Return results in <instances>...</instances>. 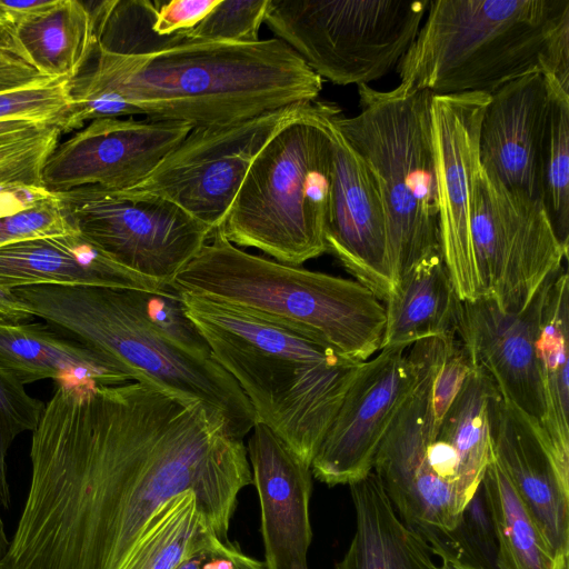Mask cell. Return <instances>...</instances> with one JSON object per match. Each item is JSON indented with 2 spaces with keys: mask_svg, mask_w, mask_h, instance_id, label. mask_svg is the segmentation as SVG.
Masks as SVG:
<instances>
[{
  "mask_svg": "<svg viewBox=\"0 0 569 569\" xmlns=\"http://www.w3.org/2000/svg\"><path fill=\"white\" fill-rule=\"evenodd\" d=\"M30 461L0 569H119L159 507L189 490L228 540L238 495L252 485L243 439L221 412L147 381L57 382Z\"/></svg>",
  "mask_w": 569,
  "mask_h": 569,
  "instance_id": "obj_1",
  "label": "cell"
},
{
  "mask_svg": "<svg viewBox=\"0 0 569 569\" xmlns=\"http://www.w3.org/2000/svg\"><path fill=\"white\" fill-rule=\"evenodd\" d=\"M70 86L111 92L147 118L198 128L313 102L322 90V79L278 38L188 40L138 56L96 47Z\"/></svg>",
  "mask_w": 569,
  "mask_h": 569,
  "instance_id": "obj_2",
  "label": "cell"
},
{
  "mask_svg": "<svg viewBox=\"0 0 569 569\" xmlns=\"http://www.w3.org/2000/svg\"><path fill=\"white\" fill-rule=\"evenodd\" d=\"M179 293L213 358L249 400L256 422L269 427L311 466L362 362L291 326Z\"/></svg>",
  "mask_w": 569,
  "mask_h": 569,
  "instance_id": "obj_3",
  "label": "cell"
},
{
  "mask_svg": "<svg viewBox=\"0 0 569 569\" xmlns=\"http://www.w3.org/2000/svg\"><path fill=\"white\" fill-rule=\"evenodd\" d=\"M398 64L432 96L491 94L532 72L569 87V0H429Z\"/></svg>",
  "mask_w": 569,
  "mask_h": 569,
  "instance_id": "obj_4",
  "label": "cell"
},
{
  "mask_svg": "<svg viewBox=\"0 0 569 569\" xmlns=\"http://www.w3.org/2000/svg\"><path fill=\"white\" fill-rule=\"evenodd\" d=\"M171 287L297 328L356 361L381 350L386 309L366 286L246 252L220 230Z\"/></svg>",
  "mask_w": 569,
  "mask_h": 569,
  "instance_id": "obj_5",
  "label": "cell"
},
{
  "mask_svg": "<svg viewBox=\"0 0 569 569\" xmlns=\"http://www.w3.org/2000/svg\"><path fill=\"white\" fill-rule=\"evenodd\" d=\"M338 110L331 102L316 100L269 138L217 229L228 241L290 266L327 252L330 117Z\"/></svg>",
  "mask_w": 569,
  "mask_h": 569,
  "instance_id": "obj_6",
  "label": "cell"
},
{
  "mask_svg": "<svg viewBox=\"0 0 569 569\" xmlns=\"http://www.w3.org/2000/svg\"><path fill=\"white\" fill-rule=\"evenodd\" d=\"M32 316L69 339L99 350L147 381L221 412L243 439L256 423L237 381L212 359H199L159 333L127 289L31 286L13 289Z\"/></svg>",
  "mask_w": 569,
  "mask_h": 569,
  "instance_id": "obj_7",
  "label": "cell"
},
{
  "mask_svg": "<svg viewBox=\"0 0 569 569\" xmlns=\"http://www.w3.org/2000/svg\"><path fill=\"white\" fill-rule=\"evenodd\" d=\"M360 112L332 122L376 176L395 282L421 260L441 253L431 129V98L407 84L380 91L358 86ZM442 254V253H441Z\"/></svg>",
  "mask_w": 569,
  "mask_h": 569,
  "instance_id": "obj_8",
  "label": "cell"
},
{
  "mask_svg": "<svg viewBox=\"0 0 569 569\" xmlns=\"http://www.w3.org/2000/svg\"><path fill=\"white\" fill-rule=\"evenodd\" d=\"M429 0H268L264 22L321 79L368 84L398 67Z\"/></svg>",
  "mask_w": 569,
  "mask_h": 569,
  "instance_id": "obj_9",
  "label": "cell"
},
{
  "mask_svg": "<svg viewBox=\"0 0 569 569\" xmlns=\"http://www.w3.org/2000/svg\"><path fill=\"white\" fill-rule=\"evenodd\" d=\"M470 231L479 298L507 312L523 311L568 254L541 201L505 188L479 158L470 176Z\"/></svg>",
  "mask_w": 569,
  "mask_h": 569,
  "instance_id": "obj_10",
  "label": "cell"
},
{
  "mask_svg": "<svg viewBox=\"0 0 569 569\" xmlns=\"http://www.w3.org/2000/svg\"><path fill=\"white\" fill-rule=\"evenodd\" d=\"M71 227L123 267L171 287L213 231L153 194L82 187L56 193Z\"/></svg>",
  "mask_w": 569,
  "mask_h": 569,
  "instance_id": "obj_11",
  "label": "cell"
},
{
  "mask_svg": "<svg viewBox=\"0 0 569 569\" xmlns=\"http://www.w3.org/2000/svg\"><path fill=\"white\" fill-rule=\"evenodd\" d=\"M455 335L415 342L407 352L416 371L411 392L400 408L375 457L372 472L399 518L431 545L458 525L452 487L431 469L428 449L437 437L431 411V386Z\"/></svg>",
  "mask_w": 569,
  "mask_h": 569,
  "instance_id": "obj_12",
  "label": "cell"
},
{
  "mask_svg": "<svg viewBox=\"0 0 569 569\" xmlns=\"http://www.w3.org/2000/svg\"><path fill=\"white\" fill-rule=\"evenodd\" d=\"M308 104L290 106L240 122L192 128L148 176L121 191L161 197L214 232L260 149Z\"/></svg>",
  "mask_w": 569,
  "mask_h": 569,
  "instance_id": "obj_13",
  "label": "cell"
},
{
  "mask_svg": "<svg viewBox=\"0 0 569 569\" xmlns=\"http://www.w3.org/2000/svg\"><path fill=\"white\" fill-rule=\"evenodd\" d=\"M405 348H385L363 361L311 462L329 487L372 472L375 457L411 392L416 371Z\"/></svg>",
  "mask_w": 569,
  "mask_h": 569,
  "instance_id": "obj_14",
  "label": "cell"
},
{
  "mask_svg": "<svg viewBox=\"0 0 569 569\" xmlns=\"http://www.w3.org/2000/svg\"><path fill=\"white\" fill-rule=\"evenodd\" d=\"M192 127L147 118L98 119L53 150L42 170L51 193L82 187L121 191L139 183Z\"/></svg>",
  "mask_w": 569,
  "mask_h": 569,
  "instance_id": "obj_15",
  "label": "cell"
},
{
  "mask_svg": "<svg viewBox=\"0 0 569 569\" xmlns=\"http://www.w3.org/2000/svg\"><path fill=\"white\" fill-rule=\"evenodd\" d=\"M487 93L432 96L431 129L440 248L460 300L479 298L470 231V176Z\"/></svg>",
  "mask_w": 569,
  "mask_h": 569,
  "instance_id": "obj_16",
  "label": "cell"
},
{
  "mask_svg": "<svg viewBox=\"0 0 569 569\" xmlns=\"http://www.w3.org/2000/svg\"><path fill=\"white\" fill-rule=\"evenodd\" d=\"M333 114L330 117L332 166L325 221L326 249L357 281L386 301L393 282L378 181L335 127Z\"/></svg>",
  "mask_w": 569,
  "mask_h": 569,
  "instance_id": "obj_17",
  "label": "cell"
},
{
  "mask_svg": "<svg viewBox=\"0 0 569 569\" xmlns=\"http://www.w3.org/2000/svg\"><path fill=\"white\" fill-rule=\"evenodd\" d=\"M521 312H507L486 297L460 300L455 335L470 366L485 372L501 397L542 419L545 405L537 341L548 283Z\"/></svg>",
  "mask_w": 569,
  "mask_h": 569,
  "instance_id": "obj_18",
  "label": "cell"
},
{
  "mask_svg": "<svg viewBox=\"0 0 569 569\" xmlns=\"http://www.w3.org/2000/svg\"><path fill=\"white\" fill-rule=\"evenodd\" d=\"M557 81L560 82L532 72L503 84L490 94L479 126L480 166L508 190L539 201Z\"/></svg>",
  "mask_w": 569,
  "mask_h": 569,
  "instance_id": "obj_19",
  "label": "cell"
},
{
  "mask_svg": "<svg viewBox=\"0 0 569 569\" xmlns=\"http://www.w3.org/2000/svg\"><path fill=\"white\" fill-rule=\"evenodd\" d=\"M493 458L542 535L569 557V468L553 455L540 422L496 395L491 402Z\"/></svg>",
  "mask_w": 569,
  "mask_h": 569,
  "instance_id": "obj_20",
  "label": "cell"
},
{
  "mask_svg": "<svg viewBox=\"0 0 569 569\" xmlns=\"http://www.w3.org/2000/svg\"><path fill=\"white\" fill-rule=\"evenodd\" d=\"M247 456L260 503L267 569H309L312 472L277 433L256 422Z\"/></svg>",
  "mask_w": 569,
  "mask_h": 569,
  "instance_id": "obj_21",
  "label": "cell"
},
{
  "mask_svg": "<svg viewBox=\"0 0 569 569\" xmlns=\"http://www.w3.org/2000/svg\"><path fill=\"white\" fill-rule=\"evenodd\" d=\"M0 286L10 290L60 286L152 292L171 288L123 267L78 231L0 248Z\"/></svg>",
  "mask_w": 569,
  "mask_h": 569,
  "instance_id": "obj_22",
  "label": "cell"
},
{
  "mask_svg": "<svg viewBox=\"0 0 569 569\" xmlns=\"http://www.w3.org/2000/svg\"><path fill=\"white\" fill-rule=\"evenodd\" d=\"M0 367L23 385L43 379L76 380L100 386L137 381L114 358L53 333L48 326L0 318Z\"/></svg>",
  "mask_w": 569,
  "mask_h": 569,
  "instance_id": "obj_23",
  "label": "cell"
},
{
  "mask_svg": "<svg viewBox=\"0 0 569 569\" xmlns=\"http://www.w3.org/2000/svg\"><path fill=\"white\" fill-rule=\"evenodd\" d=\"M356 527L335 569H435L427 539L396 512L373 472L349 485Z\"/></svg>",
  "mask_w": 569,
  "mask_h": 569,
  "instance_id": "obj_24",
  "label": "cell"
},
{
  "mask_svg": "<svg viewBox=\"0 0 569 569\" xmlns=\"http://www.w3.org/2000/svg\"><path fill=\"white\" fill-rule=\"evenodd\" d=\"M381 349H407L417 341L455 335L460 299L441 253L408 270L386 299Z\"/></svg>",
  "mask_w": 569,
  "mask_h": 569,
  "instance_id": "obj_25",
  "label": "cell"
},
{
  "mask_svg": "<svg viewBox=\"0 0 569 569\" xmlns=\"http://www.w3.org/2000/svg\"><path fill=\"white\" fill-rule=\"evenodd\" d=\"M11 34L30 64L51 79L73 80L97 47L88 2L57 0L47 10L13 22Z\"/></svg>",
  "mask_w": 569,
  "mask_h": 569,
  "instance_id": "obj_26",
  "label": "cell"
},
{
  "mask_svg": "<svg viewBox=\"0 0 569 569\" xmlns=\"http://www.w3.org/2000/svg\"><path fill=\"white\" fill-rule=\"evenodd\" d=\"M537 349L545 405L540 426L558 461L569 468V278L563 268L547 287Z\"/></svg>",
  "mask_w": 569,
  "mask_h": 569,
  "instance_id": "obj_27",
  "label": "cell"
},
{
  "mask_svg": "<svg viewBox=\"0 0 569 569\" xmlns=\"http://www.w3.org/2000/svg\"><path fill=\"white\" fill-rule=\"evenodd\" d=\"M497 393L491 379L471 367L438 429L437 438L447 442L458 457L456 502L460 513L493 460L490 410Z\"/></svg>",
  "mask_w": 569,
  "mask_h": 569,
  "instance_id": "obj_28",
  "label": "cell"
},
{
  "mask_svg": "<svg viewBox=\"0 0 569 569\" xmlns=\"http://www.w3.org/2000/svg\"><path fill=\"white\" fill-rule=\"evenodd\" d=\"M497 537L496 569H568L542 535L497 461L481 481Z\"/></svg>",
  "mask_w": 569,
  "mask_h": 569,
  "instance_id": "obj_29",
  "label": "cell"
},
{
  "mask_svg": "<svg viewBox=\"0 0 569 569\" xmlns=\"http://www.w3.org/2000/svg\"><path fill=\"white\" fill-rule=\"evenodd\" d=\"M214 537L194 492L184 491L151 516L119 569H177Z\"/></svg>",
  "mask_w": 569,
  "mask_h": 569,
  "instance_id": "obj_30",
  "label": "cell"
},
{
  "mask_svg": "<svg viewBox=\"0 0 569 569\" xmlns=\"http://www.w3.org/2000/svg\"><path fill=\"white\" fill-rule=\"evenodd\" d=\"M159 1H89L94 18L97 47L107 52L138 56L188 41L186 31L159 36L153 30Z\"/></svg>",
  "mask_w": 569,
  "mask_h": 569,
  "instance_id": "obj_31",
  "label": "cell"
},
{
  "mask_svg": "<svg viewBox=\"0 0 569 569\" xmlns=\"http://www.w3.org/2000/svg\"><path fill=\"white\" fill-rule=\"evenodd\" d=\"M541 203L560 240L569 242V88L556 82L541 164Z\"/></svg>",
  "mask_w": 569,
  "mask_h": 569,
  "instance_id": "obj_32",
  "label": "cell"
},
{
  "mask_svg": "<svg viewBox=\"0 0 569 569\" xmlns=\"http://www.w3.org/2000/svg\"><path fill=\"white\" fill-rule=\"evenodd\" d=\"M141 316L173 345L199 359H212L211 349L187 315L180 293L172 287L163 292L127 289Z\"/></svg>",
  "mask_w": 569,
  "mask_h": 569,
  "instance_id": "obj_33",
  "label": "cell"
},
{
  "mask_svg": "<svg viewBox=\"0 0 569 569\" xmlns=\"http://www.w3.org/2000/svg\"><path fill=\"white\" fill-rule=\"evenodd\" d=\"M44 403L31 397L24 385L0 367V502L8 509L11 493L7 478V455L14 439L24 431H33Z\"/></svg>",
  "mask_w": 569,
  "mask_h": 569,
  "instance_id": "obj_34",
  "label": "cell"
},
{
  "mask_svg": "<svg viewBox=\"0 0 569 569\" xmlns=\"http://www.w3.org/2000/svg\"><path fill=\"white\" fill-rule=\"evenodd\" d=\"M430 546L463 561L496 569L497 537L481 485L461 511L457 527L442 541Z\"/></svg>",
  "mask_w": 569,
  "mask_h": 569,
  "instance_id": "obj_35",
  "label": "cell"
},
{
  "mask_svg": "<svg viewBox=\"0 0 569 569\" xmlns=\"http://www.w3.org/2000/svg\"><path fill=\"white\" fill-rule=\"evenodd\" d=\"M267 4L268 0H220L186 37L202 42L258 41Z\"/></svg>",
  "mask_w": 569,
  "mask_h": 569,
  "instance_id": "obj_36",
  "label": "cell"
},
{
  "mask_svg": "<svg viewBox=\"0 0 569 569\" xmlns=\"http://www.w3.org/2000/svg\"><path fill=\"white\" fill-rule=\"evenodd\" d=\"M58 124L50 123L30 133L0 141V184L42 187L46 161L58 146Z\"/></svg>",
  "mask_w": 569,
  "mask_h": 569,
  "instance_id": "obj_37",
  "label": "cell"
},
{
  "mask_svg": "<svg viewBox=\"0 0 569 569\" xmlns=\"http://www.w3.org/2000/svg\"><path fill=\"white\" fill-rule=\"evenodd\" d=\"M70 81L0 92V121L28 120L59 126L70 107Z\"/></svg>",
  "mask_w": 569,
  "mask_h": 569,
  "instance_id": "obj_38",
  "label": "cell"
},
{
  "mask_svg": "<svg viewBox=\"0 0 569 569\" xmlns=\"http://www.w3.org/2000/svg\"><path fill=\"white\" fill-rule=\"evenodd\" d=\"M76 232L67 220L58 196L17 212L0 218V248L20 241L54 237Z\"/></svg>",
  "mask_w": 569,
  "mask_h": 569,
  "instance_id": "obj_39",
  "label": "cell"
},
{
  "mask_svg": "<svg viewBox=\"0 0 569 569\" xmlns=\"http://www.w3.org/2000/svg\"><path fill=\"white\" fill-rule=\"evenodd\" d=\"M471 370L468 357L455 336L437 369L431 386V411L439 429Z\"/></svg>",
  "mask_w": 569,
  "mask_h": 569,
  "instance_id": "obj_40",
  "label": "cell"
},
{
  "mask_svg": "<svg viewBox=\"0 0 569 569\" xmlns=\"http://www.w3.org/2000/svg\"><path fill=\"white\" fill-rule=\"evenodd\" d=\"M53 80L30 64L13 41L11 30L0 31V92L43 86Z\"/></svg>",
  "mask_w": 569,
  "mask_h": 569,
  "instance_id": "obj_41",
  "label": "cell"
},
{
  "mask_svg": "<svg viewBox=\"0 0 569 569\" xmlns=\"http://www.w3.org/2000/svg\"><path fill=\"white\" fill-rule=\"evenodd\" d=\"M177 569H267L264 562L246 555L229 540L214 537L190 553Z\"/></svg>",
  "mask_w": 569,
  "mask_h": 569,
  "instance_id": "obj_42",
  "label": "cell"
},
{
  "mask_svg": "<svg viewBox=\"0 0 569 569\" xmlns=\"http://www.w3.org/2000/svg\"><path fill=\"white\" fill-rule=\"evenodd\" d=\"M220 0L159 1L153 30L159 36H171L196 27Z\"/></svg>",
  "mask_w": 569,
  "mask_h": 569,
  "instance_id": "obj_43",
  "label": "cell"
},
{
  "mask_svg": "<svg viewBox=\"0 0 569 569\" xmlns=\"http://www.w3.org/2000/svg\"><path fill=\"white\" fill-rule=\"evenodd\" d=\"M53 193L40 186L0 184V218L23 211L49 199Z\"/></svg>",
  "mask_w": 569,
  "mask_h": 569,
  "instance_id": "obj_44",
  "label": "cell"
},
{
  "mask_svg": "<svg viewBox=\"0 0 569 569\" xmlns=\"http://www.w3.org/2000/svg\"><path fill=\"white\" fill-rule=\"evenodd\" d=\"M27 306L16 296L13 290L0 286V318L21 322L32 318Z\"/></svg>",
  "mask_w": 569,
  "mask_h": 569,
  "instance_id": "obj_45",
  "label": "cell"
},
{
  "mask_svg": "<svg viewBox=\"0 0 569 569\" xmlns=\"http://www.w3.org/2000/svg\"><path fill=\"white\" fill-rule=\"evenodd\" d=\"M57 0H0V7L11 17L13 22L39 13L52 7Z\"/></svg>",
  "mask_w": 569,
  "mask_h": 569,
  "instance_id": "obj_46",
  "label": "cell"
},
{
  "mask_svg": "<svg viewBox=\"0 0 569 569\" xmlns=\"http://www.w3.org/2000/svg\"><path fill=\"white\" fill-rule=\"evenodd\" d=\"M46 124L50 123H40L28 120L0 121V141L30 133Z\"/></svg>",
  "mask_w": 569,
  "mask_h": 569,
  "instance_id": "obj_47",
  "label": "cell"
},
{
  "mask_svg": "<svg viewBox=\"0 0 569 569\" xmlns=\"http://www.w3.org/2000/svg\"><path fill=\"white\" fill-rule=\"evenodd\" d=\"M432 552L440 559L435 569H486L467 561H463L440 547H431Z\"/></svg>",
  "mask_w": 569,
  "mask_h": 569,
  "instance_id": "obj_48",
  "label": "cell"
},
{
  "mask_svg": "<svg viewBox=\"0 0 569 569\" xmlns=\"http://www.w3.org/2000/svg\"><path fill=\"white\" fill-rule=\"evenodd\" d=\"M0 506H1V502H0ZM8 546H9V540H8L6 531H4L3 520L1 518V512H0V559L6 553Z\"/></svg>",
  "mask_w": 569,
  "mask_h": 569,
  "instance_id": "obj_49",
  "label": "cell"
},
{
  "mask_svg": "<svg viewBox=\"0 0 569 569\" xmlns=\"http://www.w3.org/2000/svg\"><path fill=\"white\" fill-rule=\"evenodd\" d=\"M12 29L11 17L0 7V31H9Z\"/></svg>",
  "mask_w": 569,
  "mask_h": 569,
  "instance_id": "obj_50",
  "label": "cell"
}]
</instances>
